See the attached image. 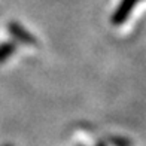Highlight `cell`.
Masks as SVG:
<instances>
[]
</instances>
